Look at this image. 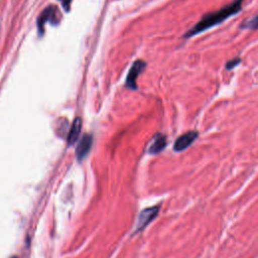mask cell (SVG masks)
Segmentation results:
<instances>
[{
	"label": "cell",
	"mask_w": 258,
	"mask_h": 258,
	"mask_svg": "<svg viewBox=\"0 0 258 258\" xmlns=\"http://www.w3.org/2000/svg\"><path fill=\"white\" fill-rule=\"evenodd\" d=\"M245 0H234L227 6H224L223 8H221L217 11L210 12V13L204 15L198 23H196L191 28H189L183 34V37L184 38L192 37L201 32H204L205 30H207L209 28H212L215 25L222 23L229 17L233 16L234 14H237L241 10L242 3Z\"/></svg>",
	"instance_id": "cell-1"
},
{
	"label": "cell",
	"mask_w": 258,
	"mask_h": 258,
	"mask_svg": "<svg viewBox=\"0 0 258 258\" xmlns=\"http://www.w3.org/2000/svg\"><path fill=\"white\" fill-rule=\"evenodd\" d=\"M198 136H199V132L196 130H190V131H187V132L181 134L174 141L173 150L176 152L183 151L184 149L189 147L195 142V140L198 138Z\"/></svg>",
	"instance_id": "cell-2"
},
{
	"label": "cell",
	"mask_w": 258,
	"mask_h": 258,
	"mask_svg": "<svg viewBox=\"0 0 258 258\" xmlns=\"http://www.w3.org/2000/svg\"><path fill=\"white\" fill-rule=\"evenodd\" d=\"M159 212V206H153L150 208L144 209L138 216L137 224H136V231L143 230L150 222L154 220Z\"/></svg>",
	"instance_id": "cell-3"
},
{
	"label": "cell",
	"mask_w": 258,
	"mask_h": 258,
	"mask_svg": "<svg viewBox=\"0 0 258 258\" xmlns=\"http://www.w3.org/2000/svg\"><path fill=\"white\" fill-rule=\"evenodd\" d=\"M144 67H145V62L143 60H140V59L136 60L132 64V67H131L129 73H128L127 79H126V86L127 87H129L131 89H136V80H137L139 74L143 71Z\"/></svg>",
	"instance_id": "cell-4"
},
{
	"label": "cell",
	"mask_w": 258,
	"mask_h": 258,
	"mask_svg": "<svg viewBox=\"0 0 258 258\" xmlns=\"http://www.w3.org/2000/svg\"><path fill=\"white\" fill-rule=\"evenodd\" d=\"M57 9L54 6H48L46 9H44L42 11V13L40 14L39 18H38V28L39 30L42 29L43 25L46 22H57L58 21V16H57Z\"/></svg>",
	"instance_id": "cell-5"
},
{
	"label": "cell",
	"mask_w": 258,
	"mask_h": 258,
	"mask_svg": "<svg viewBox=\"0 0 258 258\" xmlns=\"http://www.w3.org/2000/svg\"><path fill=\"white\" fill-rule=\"evenodd\" d=\"M91 146H92V136L90 134H87L81 139L76 150L77 157L79 160H82L88 154V152L91 149Z\"/></svg>",
	"instance_id": "cell-6"
},
{
	"label": "cell",
	"mask_w": 258,
	"mask_h": 258,
	"mask_svg": "<svg viewBox=\"0 0 258 258\" xmlns=\"http://www.w3.org/2000/svg\"><path fill=\"white\" fill-rule=\"evenodd\" d=\"M81 129H82V119L77 117L74 120V122L70 128L69 134H68V143L70 145L74 144L78 140V137L81 133Z\"/></svg>",
	"instance_id": "cell-7"
},
{
	"label": "cell",
	"mask_w": 258,
	"mask_h": 258,
	"mask_svg": "<svg viewBox=\"0 0 258 258\" xmlns=\"http://www.w3.org/2000/svg\"><path fill=\"white\" fill-rule=\"evenodd\" d=\"M165 146H166V137L163 134L158 133L154 136L153 141H152L148 151L151 154H156V153H159L160 151H162Z\"/></svg>",
	"instance_id": "cell-8"
},
{
	"label": "cell",
	"mask_w": 258,
	"mask_h": 258,
	"mask_svg": "<svg viewBox=\"0 0 258 258\" xmlns=\"http://www.w3.org/2000/svg\"><path fill=\"white\" fill-rule=\"evenodd\" d=\"M241 27L247 28V29H258V14L253 16L252 18L246 20L243 24H241Z\"/></svg>",
	"instance_id": "cell-9"
},
{
	"label": "cell",
	"mask_w": 258,
	"mask_h": 258,
	"mask_svg": "<svg viewBox=\"0 0 258 258\" xmlns=\"http://www.w3.org/2000/svg\"><path fill=\"white\" fill-rule=\"evenodd\" d=\"M240 61H241V58L240 57H235V58H233V59H230L227 63H226V69L227 70H232V69H234L235 67H237L239 63H240Z\"/></svg>",
	"instance_id": "cell-10"
},
{
	"label": "cell",
	"mask_w": 258,
	"mask_h": 258,
	"mask_svg": "<svg viewBox=\"0 0 258 258\" xmlns=\"http://www.w3.org/2000/svg\"><path fill=\"white\" fill-rule=\"evenodd\" d=\"M59 1H60L61 5L63 6V8H64L66 10H69V9H70V5H71L72 0H59Z\"/></svg>",
	"instance_id": "cell-11"
},
{
	"label": "cell",
	"mask_w": 258,
	"mask_h": 258,
	"mask_svg": "<svg viewBox=\"0 0 258 258\" xmlns=\"http://www.w3.org/2000/svg\"><path fill=\"white\" fill-rule=\"evenodd\" d=\"M10 258H17L16 256H13V257H10Z\"/></svg>",
	"instance_id": "cell-12"
}]
</instances>
